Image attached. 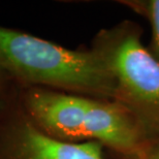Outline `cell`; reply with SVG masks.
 I'll use <instances>...</instances> for the list:
<instances>
[{"label":"cell","mask_w":159,"mask_h":159,"mask_svg":"<svg viewBox=\"0 0 159 159\" xmlns=\"http://www.w3.org/2000/svg\"><path fill=\"white\" fill-rule=\"evenodd\" d=\"M85 142L94 141L122 152L139 153L143 131L135 117L121 103L87 98L84 115Z\"/></svg>","instance_id":"obj_4"},{"label":"cell","mask_w":159,"mask_h":159,"mask_svg":"<svg viewBox=\"0 0 159 159\" xmlns=\"http://www.w3.org/2000/svg\"><path fill=\"white\" fill-rule=\"evenodd\" d=\"M8 78H11V77H9L7 72L5 71V69L2 67L1 64H0V96H1L2 93L5 90Z\"/></svg>","instance_id":"obj_7"},{"label":"cell","mask_w":159,"mask_h":159,"mask_svg":"<svg viewBox=\"0 0 159 159\" xmlns=\"http://www.w3.org/2000/svg\"><path fill=\"white\" fill-rule=\"evenodd\" d=\"M133 8L144 12L152 26V54L159 61V0L132 2Z\"/></svg>","instance_id":"obj_5"},{"label":"cell","mask_w":159,"mask_h":159,"mask_svg":"<svg viewBox=\"0 0 159 159\" xmlns=\"http://www.w3.org/2000/svg\"><path fill=\"white\" fill-rule=\"evenodd\" d=\"M156 133L157 136L152 143V145L144 153H142V159H159V130L156 131Z\"/></svg>","instance_id":"obj_6"},{"label":"cell","mask_w":159,"mask_h":159,"mask_svg":"<svg viewBox=\"0 0 159 159\" xmlns=\"http://www.w3.org/2000/svg\"><path fill=\"white\" fill-rule=\"evenodd\" d=\"M0 159H104L98 142L69 143L47 134L27 115L0 132Z\"/></svg>","instance_id":"obj_3"},{"label":"cell","mask_w":159,"mask_h":159,"mask_svg":"<svg viewBox=\"0 0 159 159\" xmlns=\"http://www.w3.org/2000/svg\"><path fill=\"white\" fill-rule=\"evenodd\" d=\"M103 57L117 84V101L141 125L159 130V61L141 43L139 33L124 25L102 31L93 48Z\"/></svg>","instance_id":"obj_2"},{"label":"cell","mask_w":159,"mask_h":159,"mask_svg":"<svg viewBox=\"0 0 159 159\" xmlns=\"http://www.w3.org/2000/svg\"><path fill=\"white\" fill-rule=\"evenodd\" d=\"M0 64L11 78L31 87L117 99L113 72L95 49L69 50L0 26Z\"/></svg>","instance_id":"obj_1"}]
</instances>
